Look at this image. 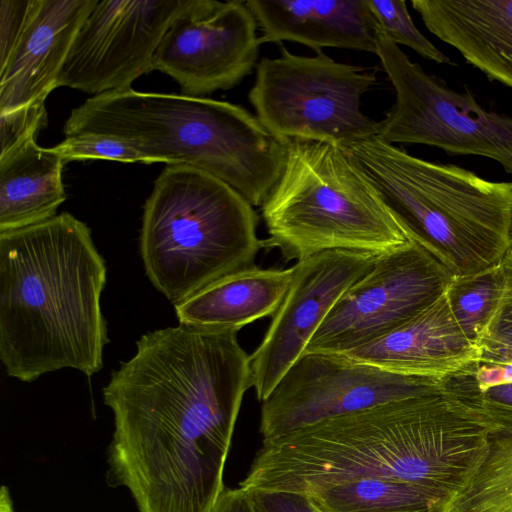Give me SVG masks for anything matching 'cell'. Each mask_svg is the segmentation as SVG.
I'll return each mask as SVG.
<instances>
[{"label":"cell","instance_id":"9","mask_svg":"<svg viewBox=\"0 0 512 512\" xmlns=\"http://www.w3.org/2000/svg\"><path fill=\"white\" fill-rule=\"evenodd\" d=\"M376 55L396 95L378 122L380 139L434 146L450 155L483 156L512 173V117L485 110L468 89L452 90L380 33Z\"/></svg>","mask_w":512,"mask_h":512},{"label":"cell","instance_id":"7","mask_svg":"<svg viewBox=\"0 0 512 512\" xmlns=\"http://www.w3.org/2000/svg\"><path fill=\"white\" fill-rule=\"evenodd\" d=\"M283 172L261 205L268 238L286 260L331 250L382 253L412 239L341 146L286 141Z\"/></svg>","mask_w":512,"mask_h":512},{"label":"cell","instance_id":"4","mask_svg":"<svg viewBox=\"0 0 512 512\" xmlns=\"http://www.w3.org/2000/svg\"><path fill=\"white\" fill-rule=\"evenodd\" d=\"M64 135L91 133L133 148L144 164L187 165L261 206L279 180L286 142L246 108L226 101L132 88L92 96L74 108Z\"/></svg>","mask_w":512,"mask_h":512},{"label":"cell","instance_id":"1","mask_svg":"<svg viewBox=\"0 0 512 512\" xmlns=\"http://www.w3.org/2000/svg\"><path fill=\"white\" fill-rule=\"evenodd\" d=\"M238 331L180 325L143 334L103 388L113 412L107 482L138 512H211L245 392Z\"/></svg>","mask_w":512,"mask_h":512},{"label":"cell","instance_id":"19","mask_svg":"<svg viewBox=\"0 0 512 512\" xmlns=\"http://www.w3.org/2000/svg\"><path fill=\"white\" fill-rule=\"evenodd\" d=\"M294 277L287 269L257 266L230 274L175 307L180 325L208 330H234L274 316Z\"/></svg>","mask_w":512,"mask_h":512},{"label":"cell","instance_id":"27","mask_svg":"<svg viewBox=\"0 0 512 512\" xmlns=\"http://www.w3.org/2000/svg\"><path fill=\"white\" fill-rule=\"evenodd\" d=\"M53 148L62 156L65 162L108 160L143 163L141 155L125 143L91 133L65 136V139Z\"/></svg>","mask_w":512,"mask_h":512},{"label":"cell","instance_id":"6","mask_svg":"<svg viewBox=\"0 0 512 512\" xmlns=\"http://www.w3.org/2000/svg\"><path fill=\"white\" fill-rule=\"evenodd\" d=\"M253 206L221 179L166 165L143 206L140 255L152 285L174 305L255 265L263 248Z\"/></svg>","mask_w":512,"mask_h":512},{"label":"cell","instance_id":"13","mask_svg":"<svg viewBox=\"0 0 512 512\" xmlns=\"http://www.w3.org/2000/svg\"><path fill=\"white\" fill-rule=\"evenodd\" d=\"M257 26L246 1L190 0L162 36L153 71L171 77L186 96L231 89L257 62Z\"/></svg>","mask_w":512,"mask_h":512},{"label":"cell","instance_id":"3","mask_svg":"<svg viewBox=\"0 0 512 512\" xmlns=\"http://www.w3.org/2000/svg\"><path fill=\"white\" fill-rule=\"evenodd\" d=\"M106 271L90 228L68 212L0 232V359L8 376L32 382L63 368L88 377L102 369Z\"/></svg>","mask_w":512,"mask_h":512},{"label":"cell","instance_id":"32","mask_svg":"<svg viewBox=\"0 0 512 512\" xmlns=\"http://www.w3.org/2000/svg\"><path fill=\"white\" fill-rule=\"evenodd\" d=\"M0 512H14L9 490L2 486L0 491Z\"/></svg>","mask_w":512,"mask_h":512},{"label":"cell","instance_id":"29","mask_svg":"<svg viewBox=\"0 0 512 512\" xmlns=\"http://www.w3.org/2000/svg\"><path fill=\"white\" fill-rule=\"evenodd\" d=\"M248 492L257 512H320L310 497L303 493L279 490Z\"/></svg>","mask_w":512,"mask_h":512},{"label":"cell","instance_id":"16","mask_svg":"<svg viewBox=\"0 0 512 512\" xmlns=\"http://www.w3.org/2000/svg\"><path fill=\"white\" fill-rule=\"evenodd\" d=\"M342 354L394 373L438 380L479 362L481 356L456 321L446 292L390 333Z\"/></svg>","mask_w":512,"mask_h":512},{"label":"cell","instance_id":"15","mask_svg":"<svg viewBox=\"0 0 512 512\" xmlns=\"http://www.w3.org/2000/svg\"><path fill=\"white\" fill-rule=\"evenodd\" d=\"M97 0H30L23 27L0 61V114L45 104Z\"/></svg>","mask_w":512,"mask_h":512},{"label":"cell","instance_id":"23","mask_svg":"<svg viewBox=\"0 0 512 512\" xmlns=\"http://www.w3.org/2000/svg\"><path fill=\"white\" fill-rule=\"evenodd\" d=\"M501 288L498 265L476 274L452 276L445 290L456 321L477 346L496 308Z\"/></svg>","mask_w":512,"mask_h":512},{"label":"cell","instance_id":"22","mask_svg":"<svg viewBox=\"0 0 512 512\" xmlns=\"http://www.w3.org/2000/svg\"><path fill=\"white\" fill-rule=\"evenodd\" d=\"M447 512H512V429L490 431L484 459Z\"/></svg>","mask_w":512,"mask_h":512},{"label":"cell","instance_id":"18","mask_svg":"<svg viewBox=\"0 0 512 512\" xmlns=\"http://www.w3.org/2000/svg\"><path fill=\"white\" fill-rule=\"evenodd\" d=\"M426 28L489 79L512 88V0H412Z\"/></svg>","mask_w":512,"mask_h":512},{"label":"cell","instance_id":"25","mask_svg":"<svg viewBox=\"0 0 512 512\" xmlns=\"http://www.w3.org/2000/svg\"><path fill=\"white\" fill-rule=\"evenodd\" d=\"M368 4L380 34L398 46L411 48L428 60L455 65L453 60L419 31L409 14L406 1L368 0Z\"/></svg>","mask_w":512,"mask_h":512},{"label":"cell","instance_id":"10","mask_svg":"<svg viewBox=\"0 0 512 512\" xmlns=\"http://www.w3.org/2000/svg\"><path fill=\"white\" fill-rule=\"evenodd\" d=\"M452 274L414 240L377 255L338 299L303 353L342 354L400 327L446 290Z\"/></svg>","mask_w":512,"mask_h":512},{"label":"cell","instance_id":"12","mask_svg":"<svg viewBox=\"0 0 512 512\" xmlns=\"http://www.w3.org/2000/svg\"><path fill=\"white\" fill-rule=\"evenodd\" d=\"M190 0H97L61 70L58 87L90 95L131 89L153 71L166 29Z\"/></svg>","mask_w":512,"mask_h":512},{"label":"cell","instance_id":"24","mask_svg":"<svg viewBox=\"0 0 512 512\" xmlns=\"http://www.w3.org/2000/svg\"><path fill=\"white\" fill-rule=\"evenodd\" d=\"M442 387L475 411L491 430L512 429V382L482 388L466 367L442 379Z\"/></svg>","mask_w":512,"mask_h":512},{"label":"cell","instance_id":"20","mask_svg":"<svg viewBox=\"0 0 512 512\" xmlns=\"http://www.w3.org/2000/svg\"><path fill=\"white\" fill-rule=\"evenodd\" d=\"M66 162L32 136L0 153V232L54 217L66 200L62 170Z\"/></svg>","mask_w":512,"mask_h":512},{"label":"cell","instance_id":"26","mask_svg":"<svg viewBox=\"0 0 512 512\" xmlns=\"http://www.w3.org/2000/svg\"><path fill=\"white\" fill-rule=\"evenodd\" d=\"M502 288L496 308L478 342L479 364L512 365V248L501 264Z\"/></svg>","mask_w":512,"mask_h":512},{"label":"cell","instance_id":"2","mask_svg":"<svg viewBox=\"0 0 512 512\" xmlns=\"http://www.w3.org/2000/svg\"><path fill=\"white\" fill-rule=\"evenodd\" d=\"M491 428L441 386L301 428L262 444L245 490L310 495L364 479H397L455 497L484 459Z\"/></svg>","mask_w":512,"mask_h":512},{"label":"cell","instance_id":"5","mask_svg":"<svg viewBox=\"0 0 512 512\" xmlns=\"http://www.w3.org/2000/svg\"><path fill=\"white\" fill-rule=\"evenodd\" d=\"M341 147L410 238L453 276L494 268L512 248V182L412 156L377 135Z\"/></svg>","mask_w":512,"mask_h":512},{"label":"cell","instance_id":"14","mask_svg":"<svg viewBox=\"0 0 512 512\" xmlns=\"http://www.w3.org/2000/svg\"><path fill=\"white\" fill-rule=\"evenodd\" d=\"M377 255L331 250L294 264L288 293L250 355L251 387L262 402L303 354L343 293L373 267Z\"/></svg>","mask_w":512,"mask_h":512},{"label":"cell","instance_id":"30","mask_svg":"<svg viewBox=\"0 0 512 512\" xmlns=\"http://www.w3.org/2000/svg\"><path fill=\"white\" fill-rule=\"evenodd\" d=\"M30 0H0V61L5 59L17 39Z\"/></svg>","mask_w":512,"mask_h":512},{"label":"cell","instance_id":"17","mask_svg":"<svg viewBox=\"0 0 512 512\" xmlns=\"http://www.w3.org/2000/svg\"><path fill=\"white\" fill-rule=\"evenodd\" d=\"M260 42L290 41L322 51L345 48L376 54L378 29L368 0H248Z\"/></svg>","mask_w":512,"mask_h":512},{"label":"cell","instance_id":"21","mask_svg":"<svg viewBox=\"0 0 512 512\" xmlns=\"http://www.w3.org/2000/svg\"><path fill=\"white\" fill-rule=\"evenodd\" d=\"M320 512H447L453 497L412 482L364 478L308 495Z\"/></svg>","mask_w":512,"mask_h":512},{"label":"cell","instance_id":"11","mask_svg":"<svg viewBox=\"0 0 512 512\" xmlns=\"http://www.w3.org/2000/svg\"><path fill=\"white\" fill-rule=\"evenodd\" d=\"M441 382L394 373L343 354L303 353L261 402L263 443L324 420L429 392Z\"/></svg>","mask_w":512,"mask_h":512},{"label":"cell","instance_id":"31","mask_svg":"<svg viewBox=\"0 0 512 512\" xmlns=\"http://www.w3.org/2000/svg\"><path fill=\"white\" fill-rule=\"evenodd\" d=\"M211 512H257L250 494L242 488L224 489Z\"/></svg>","mask_w":512,"mask_h":512},{"label":"cell","instance_id":"8","mask_svg":"<svg viewBox=\"0 0 512 512\" xmlns=\"http://www.w3.org/2000/svg\"><path fill=\"white\" fill-rule=\"evenodd\" d=\"M377 67L335 61L323 51L262 58L248 98L256 117L275 137L345 146L378 134L361 97L377 83Z\"/></svg>","mask_w":512,"mask_h":512},{"label":"cell","instance_id":"28","mask_svg":"<svg viewBox=\"0 0 512 512\" xmlns=\"http://www.w3.org/2000/svg\"><path fill=\"white\" fill-rule=\"evenodd\" d=\"M45 104H34L0 114V153L32 136L37 137L47 125Z\"/></svg>","mask_w":512,"mask_h":512}]
</instances>
